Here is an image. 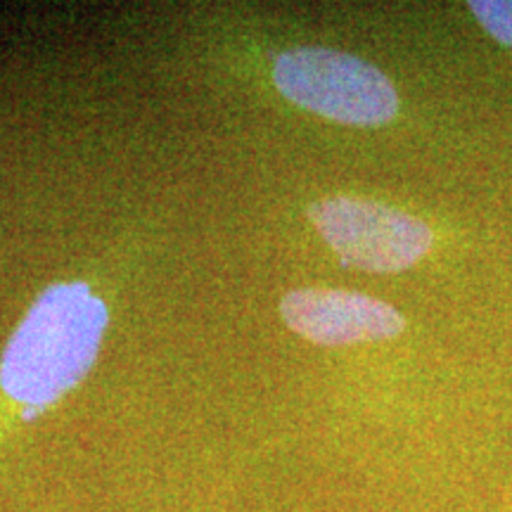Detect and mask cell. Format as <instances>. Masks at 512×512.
<instances>
[{
	"label": "cell",
	"mask_w": 512,
	"mask_h": 512,
	"mask_svg": "<svg viewBox=\"0 0 512 512\" xmlns=\"http://www.w3.org/2000/svg\"><path fill=\"white\" fill-rule=\"evenodd\" d=\"M110 313L86 283L50 285L31 304L0 358V394L36 411L83 380L98 356Z\"/></svg>",
	"instance_id": "obj_1"
},
{
	"label": "cell",
	"mask_w": 512,
	"mask_h": 512,
	"mask_svg": "<svg viewBox=\"0 0 512 512\" xmlns=\"http://www.w3.org/2000/svg\"><path fill=\"white\" fill-rule=\"evenodd\" d=\"M273 81L287 100L306 112L347 126H382L399 112L392 81L373 64L330 48L280 53Z\"/></svg>",
	"instance_id": "obj_2"
},
{
	"label": "cell",
	"mask_w": 512,
	"mask_h": 512,
	"mask_svg": "<svg viewBox=\"0 0 512 512\" xmlns=\"http://www.w3.org/2000/svg\"><path fill=\"white\" fill-rule=\"evenodd\" d=\"M309 214L320 238L339 259L361 271H406L434 245V233L425 221L382 202L330 197L313 204Z\"/></svg>",
	"instance_id": "obj_3"
},
{
	"label": "cell",
	"mask_w": 512,
	"mask_h": 512,
	"mask_svg": "<svg viewBox=\"0 0 512 512\" xmlns=\"http://www.w3.org/2000/svg\"><path fill=\"white\" fill-rule=\"evenodd\" d=\"M280 313L292 332L323 347L380 342L399 337L406 328V320L394 306L361 292L325 287L287 292Z\"/></svg>",
	"instance_id": "obj_4"
},
{
	"label": "cell",
	"mask_w": 512,
	"mask_h": 512,
	"mask_svg": "<svg viewBox=\"0 0 512 512\" xmlns=\"http://www.w3.org/2000/svg\"><path fill=\"white\" fill-rule=\"evenodd\" d=\"M467 8L486 34L512 48V0H472Z\"/></svg>",
	"instance_id": "obj_5"
}]
</instances>
